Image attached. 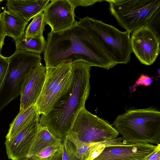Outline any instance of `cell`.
<instances>
[{"label": "cell", "instance_id": "obj_1", "mask_svg": "<svg viewBox=\"0 0 160 160\" xmlns=\"http://www.w3.org/2000/svg\"><path fill=\"white\" fill-rule=\"evenodd\" d=\"M90 18L79 19L69 29L48 34L43 52L46 67L82 61L108 70L117 64L101 44Z\"/></svg>", "mask_w": 160, "mask_h": 160}, {"label": "cell", "instance_id": "obj_2", "mask_svg": "<svg viewBox=\"0 0 160 160\" xmlns=\"http://www.w3.org/2000/svg\"><path fill=\"white\" fill-rule=\"evenodd\" d=\"M91 67L82 61L72 62L73 78L71 83L50 111L40 117L39 124L46 127L62 141L71 132L76 118L85 108L90 91Z\"/></svg>", "mask_w": 160, "mask_h": 160}, {"label": "cell", "instance_id": "obj_3", "mask_svg": "<svg viewBox=\"0 0 160 160\" xmlns=\"http://www.w3.org/2000/svg\"><path fill=\"white\" fill-rule=\"evenodd\" d=\"M112 125L123 142L157 145L160 142V112L152 107L128 110L118 115Z\"/></svg>", "mask_w": 160, "mask_h": 160}, {"label": "cell", "instance_id": "obj_4", "mask_svg": "<svg viewBox=\"0 0 160 160\" xmlns=\"http://www.w3.org/2000/svg\"><path fill=\"white\" fill-rule=\"evenodd\" d=\"M110 13L129 33L149 28L160 14V0H107Z\"/></svg>", "mask_w": 160, "mask_h": 160}, {"label": "cell", "instance_id": "obj_5", "mask_svg": "<svg viewBox=\"0 0 160 160\" xmlns=\"http://www.w3.org/2000/svg\"><path fill=\"white\" fill-rule=\"evenodd\" d=\"M7 58L8 68L0 86V112L20 95L25 80L33 69L41 63L42 57L35 53L16 50Z\"/></svg>", "mask_w": 160, "mask_h": 160}, {"label": "cell", "instance_id": "obj_6", "mask_svg": "<svg viewBox=\"0 0 160 160\" xmlns=\"http://www.w3.org/2000/svg\"><path fill=\"white\" fill-rule=\"evenodd\" d=\"M72 62L46 67V77L41 93L35 105L39 114L48 113L68 88L73 78Z\"/></svg>", "mask_w": 160, "mask_h": 160}, {"label": "cell", "instance_id": "obj_7", "mask_svg": "<svg viewBox=\"0 0 160 160\" xmlns=\"http://www.w3.org/2000/svg\"><path fill=\"white\" fill-rule=\"evenodd\" d=\"M90 20L101 44L115 63H128L132 52L130 33L94 18Z\"/></svg>", "mask_w": 160, "mask_h": 160}, {"label": "cell", "instance_id": "obj_8", "mask_svg": "<svg viewBox=\"0 0 160 160\" xmlns=\"http://www.w3.org/2000/svg\"><path fill=\"white\" fill-rule=\"evenodd\" d=\"M71 132L81 141L98 143L117 138L119 133L109 122L88 111L85 108L80 112Z\"/></svg>", "mask_w": 160, "mask_h": 160}, {"label": "cell", "instance_id": "obj_9", "mask_svg": "<svg viewBox=\"0 0 160 160\" xmlns=\"http://www.w3.org/2000/svg\"><path fill=\"white\" fill-rule=\"evenodd\" d=\"M160 40L147 27L140 28L132 33L131 46L133 52L140 62L146 65L153 64L160 52Z\"/></svg>", "mask_w": 160, "mask_h": 160}, {"label": "cell", "instance_id": "obj_10", "mask_svg": "<svg viewBox=\"0 0 160 160\" xmlns=\"http://www.w3.org/2000/svg\"><path fill=\"white\" fill-rule=\"evenodd\" d=\"M40 118L33 120L14 137L6 139L5 144L9 159L23 160L28 158L39 124Z\"/></svg>", "mask_w": 160, "mask_h": 160}, {"label": "cell", "instance_id": "obj_11", "mask_svg": "<svg viewBox=\"0 0 160 160\" xmlns=\"http://www.w3.org/2000/svg\"><path fill=\"white\" fill-rule=\"evenodd\" d=\"M75 9L70 0H51L43 11L46 24L54 32L70 28L75 21Z\"/></svg>", "mask_w": 160, "mask_h": 160}, {"label": "cell", "instance_id": "obj_12", "mask_svg": "<svg viewBox=\"0 0 160 160\" xmlns=\"http://www.w3.org/2000/svg\"><path fill=\"white\" fill-rule=\"evenodd\" d=\"M157 145L150 143L123 144L105 147L101 153L93 160H143Z\"/></svg>", "mask_w": 160, "mask_h": 160}, {"label": "cell", "instance_id": "obj_13", "mask_svg": "<svg viewBox=\"0 0 160 160\" xmlns=\"http://www.w3.org/2000/svg\"><path fill=\"white\" fill-rule=\"evenodd\" d=\"M46 68L41 63L31 71L23 84L20 95L19 112L35 105L44 82Z\"/></svg>", "mask_w": 160, "mask_h": 160}, {"label": "cell", "instance_id": "obj_14", "mask_svg": "<svg viewBox=\"0 0 160 160\" xmlns=\"http://www.w3.org/2000/svg\"><path fill=\"white\" fill-rule=\"evenodd\" d=\"M50 0H7V10L15 12L29 21L38 14L43 12Z\"/></svg>", "mask_w": 160, "mask_h": 160}, {"label": "cell", "instance_id": "obj_15", "mask_svg": "<svg viewBox=\"0 0 160 160\" xmlns=\"http://www.w3.org/2000/svg\"><path fill=\"white\" fill-rule=\"evenodd\" d=\"M6 36L16 41L25 35V28L28 22L20 15L6 10L1 13Z\"/></svg>", "mask_w": 160, "mask_h": 160}, {"label": "cell", "instance_id": "obj_16", "mask_svg": "<svg viewBox=\"0 0 160 160\" xmlns=\"http://www.w3.org/2000/svg\"><path fill=\"white\" fill-rule=\"evenodd\" d=\"M39 117L40 115L35 104L19 112L10 125L6 139L14 137L32 121Z\"/></svg>", "mask_w": 160, "mask_h": 160}, {"label": "cell", "instance_id": "obj_17", "mask_svg": "<svg viewBox=\"0 0 160 160\" xmlns=\"http://www.w3.org/2000/svg\"><path fill=\"white\" fill-rule=\"evenodd\" d=\"M62 142V140L56 138L46 127L39 124L29 158L48 146Z\"/></svg>", "mask_w": 160, "mask_h": 160}, {"label": "cell", "instance_id": "obj_18", "mask_svg": "<svg viewBox=\"0 0 160 160\" xmlns=\"http://www.w3.org/2000/svg\"><path fill=\"white\" fill-rule=\"evenodd\" d=\"M46 43L44 38H28L24 35L15 41L16 50L40 55L44 52Z\"/></svg>", "mask_w": 160, "mask_h": 160}, {"label": "cell", "instance_id": "obj_19", "mask_svg": "<svg viewBox=\"0 0 160 160\" xmlns=\"http://www.w3.org/2000/svg\"><path fill=\"white\" fill-rule=\"evenodd\" d=\"M67 137L74 144L76 148V156L81 160H86L89 155L93 150L97 148L105 146L106 141L98 143H88L80 140L77 136L71 132Z\"/></svg>", "mask_w": 160, "mask_h": 160}, {"label": "cell", "instance_id": "obj_20", "mask_svg": "<svg viewBox=\"0 0 160 160\" xmlns=\"http://www.w3.org/2000/svg\"><path fill=\"white\" fill-rule=\"evenodd\" d=\"M62 153V142L48 146L28 158L30 160H56Z\"/></svg>", "mask_w": 160, "mask_h": 160}, {"label": "cell", "instance_id": "obj_21", "mask_svg": "<svg viewBox=\"0 0 160 160\" xmlns=\"http://www.w3.org/2000/svg\"><path fill=\"white\" fill-rule=\"evenodd\" d=\"M46 25L43 12L40 13L33 18V20L26 29L25 36L28 38H42L43 32Z\"/></svg>", "mask_w": 160, "mask_h": 160}, {"label": "cell", "instance_id": "obj_22", "mask_svg": "<svg viewBox=\"0 0 160 160\" xmlns=\"http://www.w3.org/2000/svg\"><path fill=\"white\" fill-rule=\"evenodd\" d=\"M62 160H81L76 156V148L74 144L66 137L63 140Z\"/></svg>", "mask_w": 160, "mask_h": 160}, {"label": "cell", "instance_id": "obj_23", "mask_svg": "<svg viewBox=\"0 0 160 160\" xmlns=\"http://www.w3.org/2000/svg\"><path fill=\"white\" fill-rule=\"evenodd\" d=\"M9 64L7 57L3 56L0 52V86L6 75Z\"/></svg>", "mask_w": 160, "mask_h": 160}, {"label": "cell", "instance_id": "obj_24", "mask_svg": "<svg viewBox=\"0 0 160 160\" xmlns=\"http://www.w3.org/2000/svg\"><path fill=\"white\" fill-rule=\"evenodd\" d=\"M152 81V78L147 75L142 74L133 85L132 91H135L137 87L140 85L149 86L151 85Z\"/></svg>", "mask_w": 160, "mask_h": 160}, {"label": "cell", "instance_id": "obj_25", "mask_svg": "<svg viewBox=\"0 0 160 160\" xmlns=\"http://www.w3.org/2000/svg\"><path fill=\"white\" fill-rule=\"evenodd\" d=\"M74 8L78 6L82 7H87L91 6L97 2L104 1L105 0H70Z\"/></svg>", "mask_w": 160, "mask_h": 160}, {"label": "cell", "instance_id": "obj_26", "mask_svg": "<svg viewBox=\"0 0 160 160\" xmlns=\"http://www.w3.org/2000/svg\"><path fill=\"white\" fill-rule=\"evenodd\" d=\"M143 160H160V144L157 145L154 150L146 156Z\"/></svg>", "mask_w": 160, "mask_h": 160}, {"label": "cell", "instance_id": "obj_27", "mask_svg": "<svg viewBox=\"0 0 160 160\" xmlns=\"http://www.w3.org/2000/svg\"><path fill=\"white\" fill-rule=\"evenodd\" d=\"M105 146L98 147L93 150L89 155L86 160H93L98 157L102 152Z\"/></svg>", "mask_w": 160, "mask_h": 160}, {"label": "cell", "instance_id": "obj_28", "mask_svg": "<svg viewBox=\"0 0 160 160\" xmlns=\"http://www.w3.org/2000/svg\"><path fill=\"white\" fill-rule=\"evenodd\" d=\"M6 36L4 28L2 18L0 13V52L4 44V39Z\"/></svg>", "mask_w": 160, "mask_h": 160}, {"label": "cell", "instance_id": "obj_29", "mask_svg": "<svg viewBox=\"0 0 160 160\" xmlns=\"http://www.w3.org/2000/svg\"><path fill=\"white\" fill-rule=\"evenodd\" d=\"M62 154L56 160H62Z\"/></svg>", "mask_w": 160, "mask_h": 160}, {"label": "cell", "instance_id": "obj_30", "mask_svg": "<svg viewBox=\"0 0 160 160\" xmlns=\"http://www.w3.org/2000/svg\"><path fill=\"white\" fill-rule=\"evenodd\" d=\"M3 1L2 0H0V4L1 3V2H2ZM1 13L0 12V13Z\"/></svg>", "mask_w": 160, "mask_h": 160}, {"label": "cell", "instance_id": "obj_31", "mask_svg": "<svg viewBox=\"0 0 160 160\" xmlns=\"http://www.w3.org/2000/svg\"><path fill=\"white\" fill-rule=\"evenodd\" d=\"M23 160H30L28 158V159H25Z\"/></svg>", "mask_w": 160, "mask_h": 160}]
</instances>
